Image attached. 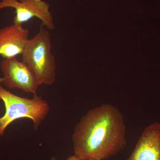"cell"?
Returning <instances> with one entry per match:
<instances>
[{
    "label": "cell",
    "mask_w": 160,
    "mask_h": 160,
    "mask_svg": "<svg viewBox=\"0 0 160 160\" xmlns=\"http://www.w3.org/2000/svg\"><path fill=\"white\" fill-rule=\"evenodd\" d=\"M126 160H160V123L155 122L145 128Z\"/></svg>",
    "instance_id": "cell-6"
},
{
    "label": "cell",
    "mask_w": 160,
    "mask_h": 160,
    "mask_svg": "<svg viewBox=\"0 0 160 160\" xmlns=\"http://www.w3.org/2000/svg\"><path fill=\"white\" fill-rule=\"evenodd\" d=\"M3 77L0 83L9 89H21L27 93L37 95L39 86L34 73L23 62L16 57L5 59L0 65Z\"/></svg>",
    "instance_id": "cell-4"
},
{
    "label": "cell",
    "mask_w": 160,
    "mask_h": 160,
    "mask_svg": "<svg viewBox=\"0 0 160 160\" xmlns=\"http://www.w3.org/2000/svg\"><path fill=\"white\" fill-rule=\"evenodd\" d=\"M49 5L42 0H1L0 10L6 8L15 9L13 24L22 25L33 18L42 21V25L49 30L55 28L54 21L49 11Z\"/></svg>",
    "instance_id": "cell-5"
},
{
    "label": "cell",
    "mask_w": 160,
    "mask_h": 160,
    "mask_svg": "<svg viewBox=\"0 0 160 160\" xmlns=\"http://www.w3.org/2000/svg\"><path fill=\"white\" fill-rule=\"evenodd\" d=\"M51 160H59L57 159L56 158H55L52 157V158ZM66 160H80L75 155H73L69 157Z\"/></svg>",
    "instance_id": "cell-8"
},
{
    "label": "cell",
    "mask_w": 160,
    "mask_h": 160,
    "mask_svg": "<svg viewBox=\"0 0 160 160\" xmlns=\"http://www.w3.org/2000/svg\"><path fill=\"white\" fill-rule=\"evenodd\" d=\"M1 125H0V136H1Z\"/></svg>",
    "instance_id": "cell-9"
},
{
    "label": "cell",
    "mask_w": 160,
    "mask_h": 160,
    "mask_svg": "<svg viewBox=\"0 0 160 160\" xmlns=\"http://www.w3.org/2000/svg\"></svg>",
    "instance_id": "cell-10"
},
{
    "label": "cell",
    "mask_w": 160,
    "mask_h": 160,
    "mask_svg": "<svg viewBox=\"0 0 160 160\" xmlns=\"http://www.w3.org/2000/svg\"><path fill=\"white\" fill-rule=\"evenodd\" d=\"M126 126L118 108L104 104L90 109L76 125L73 152L80 160L108 159L126 146Z\"/></svg>",
    "instance_id": "cell-1"
},
{
    "label": "cell",
    "mask_w": 160,
    "mask_h": 160,
    "mask_svg": "<svg viewBox=\"0 0 160 160\" xmlns=\"http://www.w3.org/2000/svg\"><path fill=\"white\" fill-rule=\"evenodd\" d=\"M44 27L42 24L38 33L27 41L22 54V62L34 73L39 86H50L55 82L56 65L51 51V36Z\"/></svg>",
    "instance_id": "cell-2"
},
{
    "label": "cell",
    "mask_w": 160,
    "mask_h": 160,
    "mask_svg": "<svg viewBox=\"0 0 160 160\" xmlns=\"http://www.w3.org/2000/svg\"><path fill=\"white\" fill-rule=\"evenodd\" d=\"M29 33L22 25L14 24L0 29V56L6 59L22 55Z\"/></svg>",
    "instance_id": "cell-7"
},
{
    "label": "cell",
    "mask_w": 160,
    "mask_h": 160,
    "mask_svg": "<svg viewBox=\"0 0 160 160\" xmlns=\"http://www.w3.org/2000/svg\"><path fill=\"white\" fill-rule=\"evenodd\" d=\"M0 99L4 102L6 112L0 118L1 136L7 126L15 120L29 118L32 120L35 130L45 119L50 109L49 104L37 94L32 99L20 97L6 90L0 85Z\"/></svg>",
    "instance_id": "cell-3"
}]
</instances>
